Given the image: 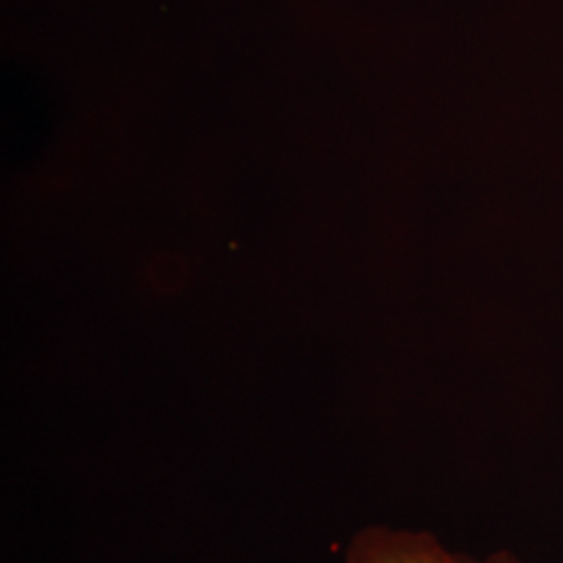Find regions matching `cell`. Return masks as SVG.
<instances>
[{"mask_svg":"<svg viewBox=\"0 0 563 563\" xmlns=\"http://www.w3.org/2000/svg\"><path fill=\"white\" fill-rule=\"evenodd\" d=\"M451 549L430 530L374 523L357 530L344 563H446Z\"/></svg>","mask_w":563,"mask_h":563,"instance_id":"obj_1","label":"cell"},{"mask_svg":"<svg viewBox=\"0 0 563 563\" xmlns=\"http://www.w3.org/2000/svg\"><path fill=\"white\" fill-rule=\"evenodd\" d=\"M446 563H523L520 555L511 549H495L490 553H486L483 558H474L467 553H460V551H451L449 562Z\"/></svg>","mask_w":563,"mask_h":563,"instance_id":"obj_2","label":"cell"},{"mask_svg":"<svg viewBox=\"0 0 563 563\" xmlns=\"http://www.w3.org/2000/svg\"><path fill=\"white\" fill-rule=\"evenodd\" d=\"M563 563V562H562Z\"/></svg>","mask_w":563,"mask_h":563,"instance_id":"obj_3","label":"cell"}]
</instances>
